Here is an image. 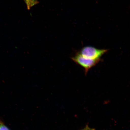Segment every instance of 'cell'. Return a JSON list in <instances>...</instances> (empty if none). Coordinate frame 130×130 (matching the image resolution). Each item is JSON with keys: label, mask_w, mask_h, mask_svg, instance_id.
Instances as JSON below:
<instances>
[{"label": "cell", "mask_w": 130, "mask_h": 130, "mask_svg": "<svg viewBox=\"0 0 130 130\" xmlns=\"http://www.w3.org/2000/svg\"><path fill=\"white\" fill-rule=\"evenodd\" d=\"M76 64L84 68L85 74H87L89 71L96 65L101 60L89 59L83 56L78 52L71 58Z\"/></svg>", "instance_id": "1"}, {"label": "cell", "mask_w": 130, "mask_h": 130, "mask_svg": "<svg viewBox=\"0 0 130 130\" xmlns=\"http://www.w3.org/2000/svg\"><path fill=\"white\" fill-rule=\"evenodd\" d=\"M108 51L107 49H100L92 46H86L78 51L84 57L92 59L101 60V58Z\"/></svg>", "instance_id": "2"}, {"label": "cell", "mask_w": 130, "mask_h": 130, "mask_svg": "<svg viewBox=\"0 0 130 130\" xmlns=\"http://www.w3.org/2000/svg\"><path fill=\"white\" fill-rule=\"evenodd\" d=\"M27 5V8L28 9H30L31 7L35 5V3L34 2L33 0H24Z\"/></svg>", "instance_id": "3"}, {"label": "cell", "mask_w": 130, "mask_h": 130, "mask_svg": "<svg viewBox=\"0 0 130 130\" xmlns=\"http://www.w3.org/2000/svg\"><path fill=\"white\" fill-rule=\"evenodd\" d=\"M0 130H10L4 124L3 122L0 120Z\"/></svg>", "instance_id": "4"}, {"label": "cell", "mask_w": 130, "mask_h": 130, "mask_svg": "<svg viewBox=\"0 0 130 130\" xmlns=\"http://www.w3.org/2000/svg\"><path fill=\"white\" fill-rule=\"evenodd\" d=\"M81 130H94L93 129H92L89 127L88 126H87L85 128H84V129H82Z\"/></svg>", "instance_id": "5"}, {"label": "cell", "mask_w": 130, "mask_h": 130, "mask_svg": "<svg viewBox=\"0 0 130 130\" xmlns=\"http://www.w3.org/2000/svg\"><path fill=\"white\" fill-rule=\"evenodd\" d=\"M37 0H33V1L36 4L37 3Z\"/></svg>", "instance_id": "6"}]
</instances>
